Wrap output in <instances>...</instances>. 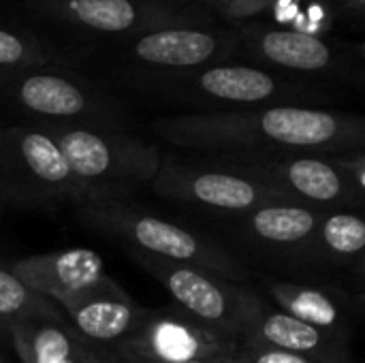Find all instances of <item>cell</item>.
Instances as JSON below:
<instances>
[{
    "mask_svg": "<svg viewBox=\"0 0 365 363\" xmlns=\"http://www.w3.org/2000/svg\"><path fill=\"white\" fill-rule=\"evenodd\" d=\"M154 128L169 143L210 156L353 154L365 148L361 118L297 105L182 116Z\"/></svg>",
    "mask_w": 365,
    "mask_h": 363,
    "instance_id": "6da1fadb",
    "label": "cell"
},
{
    "mask_svg": "<svg viewBox=\"0 0 365 363\" xmlns=\"http://www.w3.org/2000/svg\"><path fill=\"white\" fill-rule=\"evenodd\" d=\"M214 165L248 175L284 201L319 210L361 212L365 154H229Z\"/></svg>",
    "mask_w": 365,
    "mask_h": 363,
    "instance_id": "7a4b0ae2",
    "label": "cell"
},
{
    "mask_svg": "<svg viewBox=\"0 0 365 363\" xmlns=\"http://www.w3.org/2000/svg\"><path fill=\"white\" fill-rule=\"evenodd\" d=\"M41 131L58 143L71 173L94 203H122L143 184H152L163 163L156 145L118 128L49 124Z\"/></svg>",
    "mask_w": 365,
    "mask_h": 363,
    "instance_id": "3957f363",
    "label": "cell"
},
{
    "mask_svg": "<svg viewBox=\"0 0 365 363\" xmlns=\"http://www.w3.org/2000/svg\"><path fill=\"white\" fill-rule=\"evenodd\" d=\"M79 218L90 229L122 240L137 252V257L199 267L233 282L250 278V270L210 237L124 203L81 205Z\"/></svg>",
    "mask_w": 365,
    "mask_h": 363,
    "instance_id": "277c9868",
    "label": "cell"
},
{
    "mask_svg": "<svg viewBox=\"0 0 365 363\" xmlns=\"http://www.w3.org/2000/svg\"><path fill=\"white\" fill-rule=\"evenodd\" d=\"M0 197L6 208L92 205L58 143L41 128H0Z\"/></svg>",
    "mask_w": 365,
    "mask_h": 363,
    "instance_id": "5b68a950",
    "label": "cell"
},
{
    "mask_svg": "<svg viewBox=\"0 0 365 363\" xmlns=\"http://www.w3.org/2000/svg\"><path fill=\"white\" fill-rule=\"evenodd\" d=\"M139 263L169 291L175 306L203 327L242 344L248 327L265 306L263 297L242 282L190 265L139 257Z\"/></svg>",
    "mask_w": 365,
    "mask_h": 363,
    "instance_id": "8992f818",
    "label": "cell"
},
{
    "mask_svg": "<svg viewBox=\"0 0 365 363\" xmlns=\"http://www.w3.org/2000/svg\"><path fill=\"white\" fill-rule=\"evenodd\" d=\"M156 195L201 208L225 216H242L255 208L284 201L269 188L250 180L248 175L210 165L195 167L178 163L175 158H163L152 184Z\"/></svg>",
    "mask_w": 365,
    "mask_h": 363,
    "instance_id": "52a82bcc",
    "label": "cell"
},
{
    "mask_svg": "<svg viewBox=\"0 0 365 363\" xmlns=\"http://www.w3.org/2000/svg\"><path fill=\"white\" fill-rule=\"evenodd\" d=\"M111 351L163 363L231 357L240 344L203 327L178 306L148 310L141 325Z\"/></svg>",
    "mask_w": 365,
    "mask_h": 363,
    "instance_id": "ba28073f",
    "label": "cell"
},
{
    "mask_svg": "<svg viewBox=\"0 0 365 363\" xmlns=\"http://www.w3.org/2000/svg\"><path fill=\"white\" fill-rule=\"evenodd\" d=\"M53 304L60 306V312L83 342L105 349L126 340L148 312L109 276L83 291L53 300Z\"/></svg>",
    "mask_w": 365,
    "mask_h": 363,
    "instance_id": "9c48e42d",
    "label": "cell"
},
{
    "mask_svg": "<svg viewBox=\"0 0 365 363\" xmlns=\"http://www.w3.org/2000/svg\"><path fill=\"white\" fill-rule=\"evenodd\" d=\"M13 98L21 109L45 120H56L58 126L115 131L113 111L101 105L92 92L62 75H28L15 83Z\"/></svg>",
    "mask_w": 365,
    "mask_h": 363,
    "instance_id": "30bf717a",
    "label": "cell"
},
{
    "mask_svg": "<svg viewBox=\"0 0 365 363\" xmlns=\"http://www.w3.org/2000/svg\"><path fill=\"white\" fill-rule=\"evenodd\" d=\"M327 210L276 201L235 216V233L252 248L289 261L308 244Z\"/></svg>",
    "mask_w": 365,
    "mask_h": 363,
    "instance_id": "8fae6325",
    "label": "cell"
},
{
    "mask_svg": "<svg viewBox=\"0 0 365 363\" xmlns=\"http://www.w3.org/2000/svg\"><path fill=\"white\" fill-rule=\"evenodd\" d=\"M267 293L278 304V310L346 340H351L361 312V304L336 287L272 280Z\"/></svg>",
    "mask_w": 365,
    "mask_h": 363,
    "instance_id": "7c38bea8",
    "label": "cell"
},
{
    "mask_svg": "<svg viewBox=\"0 0 365 363\" xmlns=\"http://www.w3.org/2000/svg\"><path fill=\"white\" fill-rule=\"evenodd\" d=\"M11 274L30 291L51 302L83 291L105 276L101 255L90 248H68L28 257L13 263Z\"/></svg>",
    "mask_w": 365,
    "mask_h": 363,
    "instance_id": "4fadbf2b",
    "label": "cell"
},
{
    "mask_svg": "<svg viewBox=\"0 0 365 363\" xmlns=\"http://www.w3.org/2000/svg\"><path fill=\"white\" fill-rule=\"evenodd\" d=\"M240 347L276 349L329 359H351V340L312 327L282 310H272L267 306L259 310Z\"/></svg>",
    "mask_w": 365,
    "mask_h": 363,
    "instance_id": "5bb4252c",
    "label": "cell"
},
{
    "mask_svg": "<svg viewBox=\"0 0 365 363\" xmlns=\"http://www.w3.org/2000/svg\"><path fill=\"white\" fill-rule=\"evenodd\" d=\"M6 327L21 363H88L86 342L58 306L11 321Z\"/></svg>",
    "mask_w": 365,
    "mask_h": 363,
    "instance_id": "9a60e30c",
    "label": "cell"
},
{
    "mask_svg": "<svg viewBox=\"0 0 365 363\" xmlns=\"http://www.w3.org/2000/svg\"><path fill=\"white\" fill-rule=\"evenodd\" d=\"M365 220L353 210H327L308 240V244L291 259L297 267L349 270L364 267Z\"/></svg>",
    "mask_w": 365,
    "mask_h": 363,
    "instance_id": "2e32d148",
    "label": "cell"
},
{
    "mask_svg": "<svg viewBox=\"0 0 365 363\" xmlns=\"http://www.w3.org/2000/svg\"><path fill=\"white\" fill-rule=\"evenodd\" d=\"M190 88H197L201 98L222 105H259L287 94L276 77L252 66H212Z\"/></svg>",
    "mask_w": 365,
    "mask_h": 363,
    "instance_id": "e0dca14e",
    "label": "cell"
},
{
    "mask_svg": "<svg viewBox=\"0 0 365 363\" xmlns=\"http://www.w3.org/2000/svg\"><path fill=\"white\" fill-rule=\"evenodd\" d=\"M135 56L152 66L195 68L212 60L218 51L216 36L201 30H158L141 36L135 43Z\"/></svg>",
    "mask_w": 365,
    "mask_h": 363,
    "instance_id": "ac0fdd59",
    "label": "cell"
},
{
    "mask_svg": "<svg viewBox=\"0 0 365 363\" xmlns=\"http://www.w3.org/2000/svg\"><path fill=\"white\" fill-rule=\"evenodd\" d=\"M257 47L272 64L291 71L321 73L331 68L334 64V53L329 45L308 32L272 30L259 39Z\"/></svg>",
    "mask_w": 365,
    "mask_h": 363,
    "instance_id": "d6986e66",
    "label": "cell"
},
{
    "mask_svg": "<svg viewBox=\"0 0 365 363\" xmlns=\"http://www.w3.org/2000/svg\"><path fill=\"white\" fill-rule=\"evenodd\" d=\"M71 13L88 28L101 32H124L137 21L130 0H73Z\"/></svg>",
    "mask_w": 365,
    "mask_h": 363,
    "instance_id": "ffe728a7",
    "label": "cell"
},
{
    "mask_svg": "<svg viewBox=\"0 0 365 363\" xmlns=\"http://www.w3.org/2000/svg\"><path fill=\"white\" fill-rule=\"evenodd\" d=\"M56 308V304L34 291H30L11 270L0 267V321L6 325L11 321L24 319L34 312H47Z\"/></svg>",
    "mask_w": 365,
    "mask_h": 363,
    "instance_id": "44dd1931",
    "label": "cell"
},
{
    "mask_svg": "<svg viewBox=\"0 0 365 363\" xmlns=\"http://www.w3.org/2000/svg\"><path fill=\"white\" fill-rule=\"evenodd\" d=\"M240 363H353L351 359H329V357H314L276 349H246L240 347L237 353Z\"/></svg>",
    "mask_w": 365,
    "mask_h": 363,
    "instance_id": "7402d4cb",
    "label": "cell"
},
{
    "mask_svg": "<svg viewBox=\"0 0 365 363\" xmlns=\"http://www.w3.org/2000/svg\"><path fill=\"white\" fill-rule=\"evenodd\" d=\"M30 60L28 45L9 30L0 28V68L21 66Z\"/></svg>",
    "mask_w": 365,
    "mask_h": 363,
    "instance_id": "603a6c76",
    "label": "cell"
},
{
    "mask_svg": "<svg viewBox=\"0 0 365 363\" xmlns=\"http://www.w3.org/2000/svg\"><path fill=\"white\" fill-rule=\"evenodd\" d=\"M111 351V349H109ZM122 363H163V362H152V359H143L137 355H128V353H120V351H111ZM240 353V351H237ZM237 353L231 357H218V359H197V362H180V363H240L237 362Z\"/></svg>",
    "mask_w": 365,
    "mask_h": 363,
    "instance_id": "cb8c5ba5",
    "label": "cell"
},
{
    "mask_svg": "<svg viewBox=\"0 0 365 363\" xmlns=\"http://www.w3.org/2000/svg\"><path fill=\"white\" fill-rule=\"evenodd\" d=\"M86 355H88V363H122L109 349L88 342H86Z\"/></svg>",
    "mask_w": 365,
    "mask_h": 363,
    "instance_id": "d4e9b609",
    "label": "cell"
},
{
    "mask_svg": "<svg viewBox=\"0 0 365 363\" xmlns=\"http://www.w3.org/2000/svg\"><path fill=\"white\" fill-rule=\"evenodd\" d=\"M6 338L11 340V336H9V327H6V323H4V321H0V342H6Z\"/></svg>",
    "mask_w": 365,
    "mask_h": 363,
    "instance_id": "484cf974",
    "label": "cell"
},
{
    "mask_svg": "<svg viewBox=\"0 0 365 363\" xmlns=\"http://www.w3.org/2000/svg\"><path fill=\"white\" fill-rule=\"evenodd\" d=\"M0 363H9V359H6L4 353H2V349H0Z\"/></svg>",
    "mask_w": 365,
    "mask_h": 363,
    "instance_id": "4316f807",
    "label": "cell"
},
{
    "mask_svg": "<svg viewBox=\"0 0 365 363\" xmlns=\"http://www.w3.org/2000/svg\"><path fill=\"white\" fill-rule=\"evenodd\" d=\"M4 208H6V203H4V199H2V197H0V212H2V210H4Z\"/></svg>",
    "mask_w": 365,
    "mask_h": 363,
    "instance_id": "83f0119b",
    "label": "cell"
},
{
    "mask_svg": "<svg viewBox=\"0 0 365 363\" xmlns=\"http://www.w3.org/2000/svg\"><path fill=\"white\" fill-rule=\"evenodd\" d=\"M355 2H364V0H355Z\"/></svg>",
    "mask_w": 365,
    "mask_h": 363,
    "instance_id": "f1b7e54d",
    "label": "cell"
}]
</instances>
